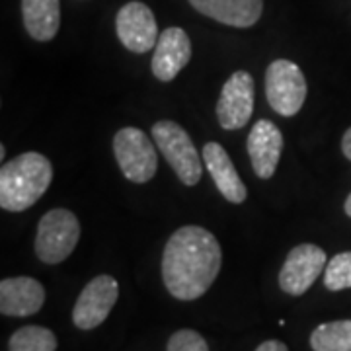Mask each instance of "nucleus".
<instances>
[{
	"label": "nucleus",
	"mask_w": 351,
	"mask_h": 351,
	"mask_svg": "<svg viewBox=\"0 0 351 351\" xmlns=\"http://www.w3.org/2000/svg\"><path fill=\"white\" fill-rule=\"evenodd\" d=\"M221 263V244L207 228L180 226L164 248V285L178 301H195L211 289Z\"/></svg>",
	"instance_id": "1"
},
{
	"label": "nucleus",
	"mask_w": 351,
	"mask_h": 351,
	"mask_svg": "<svg viewBox=\"0 0 351 351\" xmlns=\"http://www.w3.org/2000/svg\"><path fill=\"white\" fill-rule=\"evenodd\" d=\"M53 180V166L39 152H24L0 168V207L20 213L34 207Z\"/></svg>",
	"instance_id": "2"
},
{
	"label": "nucleus",
	"mask_w": 351,
	"mask_h": 351,
	"mask_svg": "<svg viewBox=\"0 0 351 351\" xmlns=\"http://www.w3.org/2000/svg\"><path fill=\"white\" fill-rule=\"evenodd\" d=\"M154 145L162 152L164 158L172 166L176 176L182 184L195 186L199 184L203 166H201L199 154L195 151V145L188 135L184 127H180L174 121H156L151 129Z\"/></svg>",
	"instance_id": "3"
},
{
	"label": "nucleus",
	"mask_w": 351,
	"mask_h": 351,
	"mask_svg": "<svg viewBox=\"0 0 351 351\" xmlns=\"http://www.w3.org/2000/svg\"><path fill=\"white\" fill-rule=\"evenodd\" d=\"M80 239V223L69 209H51L41 217L36 237V254L43 263L64 262Z\"/></svg>",
	"instance_id": "4"
},
{
	"label": "nucleus",
	"mask_w": 351,
	"mask_h": 351,
	"mask_svg": "<svg viewBox=\"0 0 351 351\" xmlns=\"http://www.w3.org/2000/svg\"><path fill=\"white\" fill-rule=\"evenodd\" d=\"M113 154L129 182L145 184L151 182L156 174L158 168L156 149L149 135L137 127H123L115 133Z\"/></svg>",
	"instance_id": "5"
},
{
	"label": "nucleus",
	"mask_w": 351,
	"mask_h": 351,
	"mask_svg": "<svg viewBox=\"0 0 351 351\" xmlns=\"http://www.w3.org/2000/svg\"><path fill=\"white\" fill-rule=\"evenodd\" d=\"M265 98L274 112L293 117L301 112L306 100V80L299 64L287 59H277L265 73Z\"/></svg>",
	"instance_id": "6"
},
{
	"label": "nucleus",
	"mask_w": 351,
	"mask_h": 351,
	"mask_svg": "<svg viewBox=\"0 0 351 351\" xmlns=\"http://www.w3.org/2000/svg\"><path fill=\"white\" fill-rule=\"evenodd\" d=\"M326 269V252L316 244H299L289 252L279 271V287L287 295L301 297Z\"/></svg>",
	"instance_id": "7"
},
{
	"label": "nucleus",
	"mask_w": 351,
	"mask_h": 351,
	"mask_svg": "<svg viewBox=\"0 0 351 351\" xmlns=\"http://www.w3.org/2000/svg\"><path fill=\"white\" fill-rule=\"evenodd\" d=\"M256 84L250 73L237 71L223 84L221 96L217 101V119L226 131L242 129L250 121L254 113Z\"/></svg>",
	"instance_id": "8"
},
{
	"label": "nucleus",
	"mask_w": 351,
	"mask_h": 351,
	"mask_svg": "<svg viewBox=\"0 0 351 351\" xmlns=\"http://www.w3.org/2000/svg\"><path fill=\"white\" fill-rule=\"evenodd\" d=\"M119 297V285L112 276L94 277L78 295L73 308V322L80 330H94L110 316Z\"/></svg>",
	"instance_id": "9"
},
{
	"label": "nucleus",
	"mask_w": 351,
	"mask_h": 351,
	"mask_svg": "<svg viewBox=\"0 0 351 351\" xmlns=\"http://www.w3.org/2000/svg\"><path fill=\"white\" fill-rule=\"evenodd\" d=\"M115 32L119 41L133 53H147L158 43V24L152 10L143 2H127L115 18Z\"/></svg>",
	"instance_id": "10"
},
{
	"label": "nucleus",
	"mask_w": 351,
	"mask_h": 351,
	"mask_svg": "<svg viewBox=\"0 0 351 351\" xmlns=\"http://www.w3.org/2000/svg\"><path fill=\"white\" fill-rule=\"evenodd\" d=\"M248 154H250L252 168L258 178L269 180L276 174L277 164L283 152V135L279 127L269 119H260L252 127L248 135Z\"/></svg>",
	"instance_id": "11"
},
{
	"label": "nucleus",
	"mask_w": 351,
	"mask_h": 351,
	"mask_svg": "<svg viewBox=\"0 0 351 351\" xmlns=\"http://www.w3.org/2000/svg\"><path fill=\"white\" fill-rule=\"evenodd\" d=\"M191 59V41L182 27H168L158 38L152 55V75L162 82H170Z\"/></svg>",
	"instance_id": "12"
},
{
	"label": "nucleus",
	"mask_w": 351,
	"mask_h": 351,
	"mask_svg": "<svg viewBox=\"0 0 351 351\" xmlns=\"http://www.w3.org/2000/svg\"><path fill=\"white\" fill-rule=\"evenodd\" d=\"M45 289L34 277H6L0 281V313L4 316H32L41 311Z\"/></svg>",
	"instance_id": "13"
},
{
	"label": "nucleus",
	"mask_w": 351,
	"mask_h": 351,
	"mask_svg": "<svg viewBox=\"0 0 351 351\" xmlns=\"http://www.w3.org/2000/svg\"><path fill=\"white\" fill-rule=\"evenodd\" d=\"M203 162L207 166L209 174L213 178L215 186L221 195L230 203H244L248 197L246 186L237 172L230 156L219 143H207L203 147Z\"/></svg>",
	"instance_id": "14"
},
{
	"label": "nucleus",
	"mask_w": 351,
	"mask_h": 351,
	"mask_svg": "<svg viewBox=\"0 0 351 351\" xmlns=\"http://www.w3.org/2000/svg\"><path fill=\"white\" fill-rule=\"evenodd\" d=\"M203 16L232 27H250L263 12V0H189Z\"/></svg>",
	"instance_id": "15"
},
{
	"label": "nucleus",
	"mask_w": 351,
	"mask_h": 351,
	"mask_svg": "<svg viewBox=\"0 0 351 351\" xmlns=\"http://www.w3.org/2000/svg\"><path fill=\"white\" fill-rule=\"evenodd\" d=\"M22 16L27 34L36 41H51L61 25L59 0H22Z\"/></svg>",
	"instance_id": "16"
},
{
	"label": "nucleus",
	"mask_w": 351,
	"mask_h": 351,
	"mask_svg": "<svg viewBox=\"0 0 351 351\" xmlns=\"http://www.w3.org/2000/svg\"><path fill=\"white\" fill-rule=\"evenodd\" d=\"M314 351H351V320L326 322L311 334Z\"/></svg>",
	"instance_id": "17"
},
{
	"label": "nucleus",
	"mask_w": 351,
	"mask_h": 351,
	"mask_svg": "<svg viewBox=\"0 0 351 351\" xmlns=\"http://www.w3.org/2000/svg\"><path fill=\"white\" fill-rule=\"evenodd\" d=\"M57 338L49 328L24 326L16 330L8 341V351H55Z\"/></svg>",
	"instance_id": "18"
},
{
	"label": "nucleus",
	"mask_w": 351,
	"mask_h": 351,
	"mask_svg": "<svg viewBox=\"0 0 351 351\" xmlns=\"http://www.w3.org/2000/svg\"><path fill=\"white\" fill-rule=\"evenodd\" d=\"M324 285L330 291L351 289V252H341L326 263Z\"/></svg>",
	"instance_id": "19"
},
{
	"label": "nucleus",
	"mask_w": 351,
	"mask_h": 351,
	"mask_svg": "<svg viewBox=\"0 0 351 351\" xmlns=\"http://www.w3.org/2000/svg\"><path fill=\"white\" fill-rule=\"evenodd\" d=\"M168 351H209V346L199 332L178 330L168 339Z\"/></svg>",
	"instance_id": "20"
},
{
	"label": "nucleus",
	"mask_w": 351,
	"mask_h": 351,
	"mask_svg": "<svg viewBox=\"0 0 351 351\" xmlns=\"http://www.w3.org/2000/svg\"><path fill=\"white\" fill-rule=\"evenodd\" d=\"M256 351H289V348L279 339H267V341L260 343Z\"/></svg>",
	"instance_id": "21"
},
{
	"label": "nucleus",
	"mask_w": 351,
	"mask_h": 351,
	"mask_svg": "<svg viewBox=\"0 0 351 351\" xmlns=\"http://www.w3.org/2000/svg\"><path fill=\"white\" fill-rule=\"evenodd\" d=\"M341 151L346 154V158L351 160V127L346 131V135L341 138Z\"/></svg>",
	"instance_id": "22"
},
{
	"label": "nucleus",
	"mask_w": 351,
	"mask_h": 351,
	"mask_svg": "<svg viewBox=\"0 0 351 351\" xmlns=\"http://www.w3.org/2000/svg\"><path fill=\"white\" fill-rule=\"evenodd\" d=\"M343 209H346L348 217H351V193L348 195V199H346V205H343Z\"/></svg>",
	"instance_id": "23"
}]
</instances>
